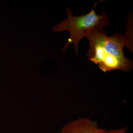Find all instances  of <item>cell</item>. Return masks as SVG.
<instances>
[{
    "instance_id": "obj_2",
    "label": "cell",
    "mask_w": 133,
    "mask_h": 133,
    "mask_svg": "<svg viewBox=\"0 0 133 133\" xmlns=\"http://www.w3.org/2000/svg\"><path fill=\"white\" fill-rule=\"evenodd\" d=\"M98 3L95 2L94 6L90 12L85 15L74 16L72 10L68 6L65 8L68 14L67 19L62 20L58 24L52 26V31L59 33L62 31H68L70 37L68 38L63 48L62 51H65L69 45L74 44L75 52L78 55L79 43L81 39L87 37L93 30L95 29H103L110 24L107 14L105 12L101 15H97L94 8Z\"/></svg>"
},
{
    "instance_id": "obj_4",
    "label": "cell",
    "mask_w": 133,
    "mask_h": 133,
    "mask_svg": "<svg viewBox=\"0 0 133 133\" xmlns=\"http://www.w3.org/2000/svg\"><path fill=\"white\" fill-rule=\"evenodd\" d=\"M129 127L124 128L115 129L107 130V133H129L128 132Z\"/></svg>"
},
{
    "instance_id": "obj_3",
    "label": "cell",
    "mask_w": 133,
    "mask_h": 133,
    "mask_svg": "<svg viewBox=\"0 0 133 133\" xmlns=\"http://www.w3.org/2000/svg\"><path fill=\"white\" fill-rule=\"evenodd\" d=\"M59 133H107L96 121L85 117L72 121L62 127Z\"/></svg>"
},
{
    "instance_id": "obj_1",
    "label": "cell",
    "mask_w": 133,
    "mask_h": 133,
    "mask_svg": "<svg viewBox=\"0 0 133 133\" xmlns=\"http://www.w3.org/2000/svg\"><path fill=\"white\" fill-rule=\"evenodd\" d=\"M130 23L128 22V28L124 35L117 33L107 36V31L97 29L87 36L90 47L87 57L104 72L115 70L127 72L132 69V62L126 58L124 52V47L133 52V36Z\"/></svg>"
}]
</instances>
